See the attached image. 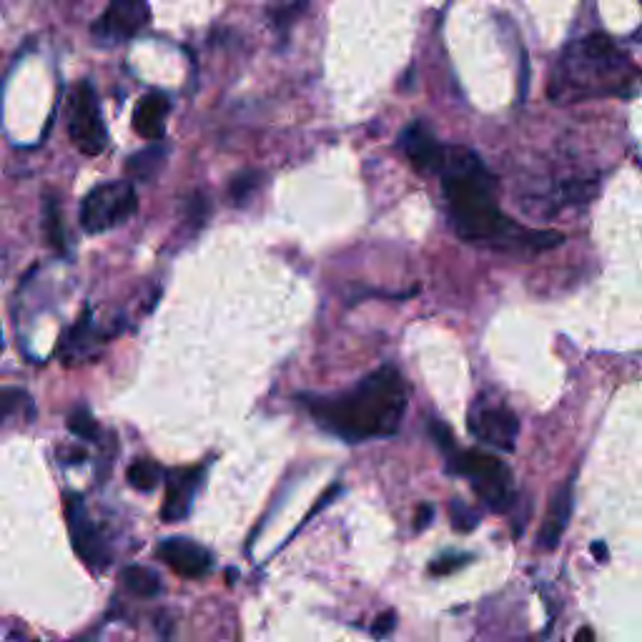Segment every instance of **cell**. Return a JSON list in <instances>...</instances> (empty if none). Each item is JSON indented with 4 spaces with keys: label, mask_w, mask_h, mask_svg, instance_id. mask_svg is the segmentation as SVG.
Segmentation results:
<instances>
[{
    "label": "cell",
    "mask_w": 642,
    "mask_h": 642,
    "mask_svg": "<svg viewBox=\"0 0 642 642\" xmlns=\"http://www.w3.org/2000/svg\"><path fill=\"white\" fill-rule=\"evenodd\" d=\"M306 407L319 427L347 442L392 437L407 409V387L397 369L382 367L352 392L334 399L311 397Z\"/></svg>",
    "instance_id": "obj_1"
},
{
    "label": "cell",
    "mask_w": 642,
    "mask_h": 642,
    "mask_svg": "<svg viewBox=\"0 0 642 642\" xmlns=\"http://www.w3.org/2000/svg\"><path fill=\"white\" fill-rule=\"evenodd\" d=\"M444 196L449 201L454 229L467 241L510 239L517 229L505 219L495 201V179L474 151L464 146L444 148L442 166Z\"/></svg>",
    "instance_id": "obj_2"
},
{
    "label": "cell",
    "mask_w": 642,
    "mask_h": 642,
    "mask_svg": "<svg viewBox=\"0 0 642 642\" xmlns=\"http://www.w3.org/2000/svg\"><path fill=\"white\" fill-rule=\"evenodd\" d=\"M640 81L635 66L607 36H587L567 51L555 78V96H630Z\"/></svg>",
    "instance_id": "obj_3"
},
{
    "label": "cell",
    "mask_w": 642,
    "mask_h": 642,
    "mask_svg": "<svg viewBox=\"0 0 642 642\" xmlns=\"http://www.w3.org/2000/svg\"><path fill=\"white\" fill-rule=\"evenodd\" d=\"M454 472L467 477L474 485L477 495L492 507L502 512L512 502V477L502 459L487 452H459L452 457Z\"/></svg>",
    "instance_id": "obj_4"
},
{
    "label": "cell",
    "mask_w": 642,
    "mask_h": 642,
    "mask_svg": "<svg viewBox=\"0 0 642 642\" xmlns=\"http://www.w3.org/2000/svg\"><path fill=\"white\" fill-rule=\"evenodd\" d=\"M138 196L128 181H111V184L96 186L83 199L81 226L88 234H103V231L121 226L136 214Z\"/></svg>",
    "instance_id": "obj_5"
},
{
    "label": "cell",
    "mask_w": 642,
    "mask_h": 642,
    "mask_svg": "<svg viewBox=\"0 0 642 642\" xmlns=\"http://www.w3.org/2000/svg\"><path fill=\"white\" fill-rule=\"evenodd\" d=\"M68 133H71L73 146L86 156H98L106 148V126H103L98 98L88 83L73 91L71 113H68Z\"/></svg>",
    "instance_id": "obj_6"
},
{
    "label": "cell",
    "mask_w": 642,
    "mask_h": 642,
    "mask_svg": "<svg viewBox=\"0 0 642 642\" xmlns=\"http://www.w3.org/2000/svg\"><path fill=\"white\" fill-rule=\"evenodd\" d=\"M66 517H68V530H71V542L76 547L78 557L91 567H106L108 565V550L103 542L101 532L93 525L88 517L83 500L78 497H68L66 500Z\"/></svg>",
    "instance_id": "obj_7"
},
{
    "label": "cell",
    "mask_w": 642,
    "mask_h": 642,
    "mask_svg": "<svg viewBox=\"0 0 642 642\" xmlns=\"http://www.w3.org/2000/svg\"><path fill=\"white\" fill-rule=\"evenodd\" d=\"M469 429L485 444L500 452H515L520 419L507 407H485L469 417Z\"/></svg>",
    "instance_id": "obj_8"
},
{
    "label": "cell",
    "mask_w": 642,
    "mask_h": 642,
    "mask_svg": "<svg viewBox=\"0 0 642 642\" xmlns=\"http://www.w3.org/2000/svg\"><path fill=\"white\" fill-rule=\"evenodd\" d=\"M148 18V0H111L93 31L106 41H128L146 26Z\"/></svg>",
    "instance_id": "obj_9"
},
{
    "label": "cell",
    "mask_w": 642,
    "mask_h": 642,
    "mask_svg": "<svg viewBox=\"0 0 642 642\" xmlns=\"http://www.w3.org/2000/svg\"><path fill=\"white\" fill-rule=\"evenodd\" d=\"M158 560L181 577H204L214 565V557L199 542L169 537L158 545Z\"/></svg>",
    "instance_id": "obj_10"
},
{
    "label": "cell",
    "mask_w": 642,
    "mask_h": 642,
    "mask_svg": "<svg viewBox=\"0 0 642 642\" xmlns=\"http://www.w3.org/2000/svg\"><path fill=\"white\" fill-rule=\"evenodd\" d=\"M199 485L201 469H184V472H174L166 479V497L164 507H161L164 522H179L189 517Z\"/></svg>",
    "instance_id": "obj_11"
},
{
    "label": "cell",
    "mask_w": 642,
    "mask_h": 642,
    "mask_svg": "<svg viewBox=\"0 0 642 642\" xmlns=\"http://www.w3.org/2000/svg\"><path fill=\"white\" fill-rule=\"evenodd\" d=\"M402 151L407 153L409 164L414 166L417 171H439L442 166V156L444 148L439 146L437 138L422 126V123H412V126L404 128L402 138Z\"/></svg>",
    "instance_id": "obj_12"
},
{
    "label": "cell",
    "mask_w": 642,
    "mask_h": 642,
    "mask_svg": "<svg viewBox=\"0 0 642 642\" xmlns=\"http://www.w3.org/2000/svg\"><path fill=\"white\" fill-rule=\"evenodd\" d=\"M171 111L169 98L161 91H151L138 101L133 111V131L146 141H161L166 133V116Z\"/></svg>",
    "instance_id": "obj_13"
},
{
    "label": "cell",
    "mask_w": 642,
    "mask_h": 642,
    "mask_svg": "<svg viewBox=\"0 0 642 642\" xmlns=\"http://www.w3.org/2000/svg\"><path fill=\"white\" fill-rule=\"evenodd\" d=\"M570 512H572V487L565 485L560 492L555 495L550 505V515H547L545 525H542L540 532V547L545 550H555L560 545V537L565 532L567 522H570Z\"/></svg>",
    "instance_id": "obj_14"
},
{
    "label": "cell",
    "mask_w": 642,
    "mask_h": 642,
    "mask_svg": "<svg viewBox=\"0 0 642 642\" xmlns=\"http://www.w3.org/2000/svg\"><path fill=\"white\" fill-rule=\"evenodd\" d=\"M96 347V342H93V327H91V316H83V321H78L76 327L68 332L66 342H63L61 347V354H63V362L66 364H78V362H86V354H91L88 349Z\"/></svg>",
    "instance_id": "obj_15"
},
{
    "label": "cell",
    "mask_w": 642,
    "mask_h": 642,
    "mask_svg": "<svg viewBox=\"0 0 642 642\" xmlns=\"http://www.w3.org/2000/svg\"><path fill=\"white\" fill-rule=\"evenodd\" d=\"M166 161V148L164 146H151L146 151L136 153L128 161V176L136 181H151L156 179L158 171L164 169Z\"/></svg>",
    "instance_id": "obj_16"
},
{
    "label": "cell",
    "mask_w": 642,
    "mask_h": 642,
    "mask_svg": "<svg viewBox=\"0 0 642 642\" xmlns=\"http://www.w3.org/2000/svg\"><path fill=\"white\" fill-rule=\"evenodd\" d=\"M121 582L128 592H133V595L138 597H156L158 592H161V587H164L161 585V577H158L156 572L141 565L126 567L121 575Z\"/></svg>",
    "instance_id": "obj_17"
},
{
    "label": "cell",
    "mask_w": 642,
    "mask_h": 642,
    "mask_svg": "<svg viewBox=\"0 0 642 642\" xmlns=\"http://www.w3.org/2000/svg\"><path fill=\"white\" fill-rule=\"evenodd\" d=\"M126 477L133 490L153 492L161 485V479H164V469L158 467L156 462H151V459H138V462H133L128 467Z\"/></svg>",
    "instance_id": "obj_18"
},
{
    "label": "cell",
    "mask_w": 642,
    "mask_h": 642,
    "mask_svg": "<svg viewBox=\"0 0 642 642\" xmlns=\"http://www.w3.org/2000/svg\"><path fill=\"white\" fill-rule=\"evenodd\" d=\"M43 229H46L48 244L56 251H66V234H63V216L58 209V201L53 196L46 199V209H43Z\"/></svg>",
    "instance_id": "obj_19"
},
{
    "label": "cell",
    "mask_w": 642,
    "mask_h": 642,
    "mask_svg": "<svg viewBox=\"0 0 642 642\" xmlns=\"http://www.w3.org/2000/svg\"><path fill=\"white\" fill-rule=\"evenodd\" d=\"M31 409V397L18 387H0V422Z\"/></svg>",
    "instance_id": "obj_20"
},
{
    "label": "cell",
    "mask_w": 642,
    "mask_h": 642,
    "mask_svg": "<svg viewBox=\"0 0 642 642\" xmlns=\"http://www.w3.org/2000/svg\"><path fill=\"white\" fill-rule=\"evenodd\" d=\"M261 186V174L259 171H244V174L236 176L229 186V196L236 206H244L246 201L254 196V191Z\"/></svg>",
    "instance_id": "obj_21"
},
{
    "label": "cell",
    "mask_w": 642,
    "mask_h": 642,
    "mask_svg": "<svg viewBox=\"0 0 642 642\" xmlns=\"http://www.w3.org/2000/svg\"><path fill=\"white\" fill-rule=\"evenodd\" d=\"M449 520H452V527L459 532H472L474 527H477L479 517L474 515L472 507H467L464 502L454 500L452 505H449Z\"/></svg>",
    "instance_id": "obj_22"
},
{
    "label": "cell",
    "mask_w": 642,
    "mask_h": 642,
    "mask_svg": "<svg viewBox=\"0 0 642 642\" xmlns=\"http://www.w3.org/2000/svg\"><path fill=\"white\" fill-rule=\"evenodd\" d=\"M68 429H71L76 437L88 439V442H93V439L98 437V424L93 422V417L86 412V409H78V412H73V417L68 419Z\"/></svg>",
    "instance_id": "obj_23"
},
{
    "label": "cell",
    "mask_w": 642,
    "mask_h": 642,
    "mask_svg": "<svg viewBox=\"0 0 642 642\" xmlns=\"http://www.w3.org/2000/svg\"><path fill=\"white\" fill-rule=\"evenodd\" d=\"M306 3H309V0H294V3H289V6L276 8V11L271 13V21H274V26L279 28V31H286V28H289L291 23H294L296 18L306 11Z\"/></svg>",
    "instance_id": "obj_24"
},
{
    "label": "cell",
    "mask_w": 642,
    "mask_h": 642,
    "mask_svg": "<svg viewBox=\"0 0 642 642\" xmlns=\"http://www.w3.org/2000/svg\"><path fill=\"white\" fill-rule=\"evenodd\" d=\"M469 560H472V557L464 555V552H444V555L439 557V560H434L432 565H429V572H432V575H447V572H452V570H457V567L467 565Z\"/></svg>",
    "instance_id": "obj_25"
},
{
    "label": "cell",
    "mask_w": 642,
    "mask_h": 642,
    "mask_svg": "<svg viewBox=\"0 0 642 642\" xmlns=\"http://www.w3.org/2000/svg\"><path fill=\"white\" fill-rule=\"evenodd\" d=\"M394 625H397V617H394V612H382V615H379L377 620H374L372 632L377 637H387L389 632L394 630Z\"/></svg>",
    "instance_id": "obj_26"
},
{
    "label": "cell",
    "mask_w": 642,
    "mask_h": 642,
    "mask_svg": "<svg viewBox=\"0 0 642 642\" xmlns=\"http://www.w3.org/2000/svg\"><path fill=\"white\" fill-rule=\"evenodd\" d=\"M432 517H434V507L422 505V507H419L417 520H414V527H417V530H424V527L429 525V520H432Z\"/></svg>",
    "instance_id": "obj_27"
},
{
    "label": "cell",
    "mask_w": 642,
    "mask_h": 642,
    "mask_svg": "<svg viewBox=\"0 0 642 642\" xmlns=\"http://www.w3.org/2000/svg\"><path fill=\"white\" fill-rule=\"evenodd\" d=\"M575 642H595V635H592V630H590V627H582V630H580V632H577Z\"/></svg>",
    "instance_id": "obj_28"
},
{
    "label": "cell",
    "mask_w": 642,
    "mask_h": 642,
    "mask_svg": "<svg viewBox=\"0 0 642 642\" xmlns=\"http://www.w3.org/2000/svg\"><path fill=\"white\" fill-rule=\"evenodd\" d=\"M592 550H595L597 560H605V545H600V542H597V545H592Z\"/></svg>",
    "instance_id": "obj_29"
},
{
    "label": "cell",
    "mask_w": 642,
    "mask_h": 642,
    "mask_svg": "<svg viewBox=\"0 0 642 642\" xmlns=\"http://www.w3.org/2000/svg\"><path fill=\"white\" fill-rule=\"evenodd\" d=\"M0 354H3V334H0Z\"/></svg>",
    "instance_id": "obj_30"
}]
</instances>
